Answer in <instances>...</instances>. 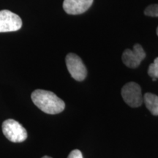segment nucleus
Masks as SVG:
<instances>
[{"mask_svg": "<svg viewBox=\"0 0 158 158\" xmlns=\"http://www.w3.org/2000/svg\"><path fill=\"white\" fill-rule=\"evenodd\" d=\"M33 103L44 113L57 114L64 110L65 103L54 92L49 91L37 89L31 93Z\"/></svg>", "mask_w": 158, "mask_h": 158, "instance_id": "f257e3e1", "label": "nucleus"}, {"mask_svg": "<svg viewBox=\"0 0 158 158\" xmlns=\"http://www.w3.org/2000/svg\"><path fill=\"white\" fill-rule=\"evenodd\" d=\"M143 102L152 114L158 116V96L152 93H146L143 95Z\"/></svg>", "mask_w": 158, "mask_h": 158, "instance_id": "6e6552de", "label": "nucleus"}, {"mask_svg": "<svg viewBox=\"0 0 158 158\" xmlns=\"http://www.w3.org/2000/svg\"><path fill=\"white\" fill-rule=\"evenodd\" d=\"M42 158H51L50 157H48V156H44V157H42Z\"/></svg>", "mask_w": 158, "mask_h": 158, "instance_id": "f8f14e48", "label": "nucleus"}, {"mask_svg": "<svg viewBox=\"0 0 158 158\" xmlns=\"http://www.w3.org/2000/svg\"><path fill=\"white\" fill-rule=\"evenodd\" d=\"M148 74L152 78H158V57L156 58L153 63L149 65L148 69Z\"/></svg>", "mask_w": 158, "mask_h": 158, "instance_id": "1a4fd4ad", "label": "nucleus"}, {"mask_svg": "<svg viewBox=\"0 0 158 158\" xmlns=\"http://www.w3.org/2000/svg\"><path fill=\"white\" fill-rule=\"evenodd\" d=\"M93 0H64L63 8L68 14L79 15L91 7Z\"/></svg>", "mask_w": 158, "mask_h": 158, "instance_id": "0eeeda50", "label": "nucleus"}, {"mask_svg": "<svg viewBox=\"0 0 158 158\" xmlns=\"http://www.w3.org/2000/svg\"><path fill=\"white\" fill-rule=\"evenodd\" d=\"M144 14L147 16L158 17V4L148 6L144 10Z\"/></svg>", "mask_w": 158, "mask_h": 158, "instance_id": "9d476101", "label": "nucleus"}, {"mask_svg": "<svg viewBox=\"0 0 158 158\" xmlns=\"http://www.w3.org/2000/svg\"><path fill=\"white\" fill-rule=\"evenodd\" d=\"M68 158H83V155L80 150L75 149L69 154Z\"/></svg>", "mask_w": 158, "mask_h": 158, "instance_id": "9b49d317", "label": "nucleus"}, {"mask_svg": "<svg viewBox=\"0 0 158 158\" xmlns=\"http://www.w3.org/2000/svg\"><path fill=\"white\" fill-rule=\"evenodd\" d=\"M146 57V53L140 44L134 45L133 50L126 49L122 54V62L130 68H136Z\"/></svg>", "mask_w": 158, "mask_h": 158, "instance_id": "423d86ee", "label": "nucleus"}, {"mask_svg": "<svg viewBox=\"0 0 158 158\" xmlns=\"http://www.w3.org/2000/svg\"><path fill=\"white\" fill-rule=\"evenodd\" d=\"M66 65L71 76L78 81H82L86 78L87 70L86 67L78 55L70 53L67 55Z\"/></svg>", "mask_w": 158, "mask_h": 158, "instance_id": "20e7f679", "label": "nucleus"}, {"mask_svg": "<svg viewBox=\"0 0 158 158\" xmlns=\"http://www.w3.org/2000/svg\"><path fill=\"white\" fill-rule=\"evenodd\" d=\"M157 35H158V27H157Z\"/></svg>", "mask_w": 158, "mask_h": 158, "instance_id": "ddd939ff", "label": "nucleus"}, {"mask_svg": "<svg viewBox=\"0 0 158 158\" xmlns=\"http://www.w3.org/2000/svg\"><path fill=\"white\" fill-rule=\"evenodd\" d=\"M21 27L22 21L19 15L7 10L0 11V32L15 31Z\"/></svg>", "mask_w": 158, "mask_h": 158, "instance_id": "39448f33", "label": "nucleus"}, {"mask_svg": "<svg viewBox=\"0 0 158 158\" xmlns=\"http://www.w3.org/2000/svg\"><path fill=\"white\" fill-rule=\"evenodd\" d=\"M2 132L9 141L21 143L27 138V132L21 124L15 120L7 119L2 123Z\"/></svg>", "mask_w": 158, "mask_h": 158, "instance_id": "f03ea898", "label": "nucleus"}, {"mask_svg": "<svg viewBox=\"0 0 158 158\" xmlns=\"http://www.w3.org/2000/svg\"><path fill=\"white\" fill-rule=\"evenodd\" d=\"M122 97L124 102L132 108H138L143 102L141 86L137 83L130 82L122 89Z\"/></svg>", "mask_w": 158, "mask_h": 158, "instance_id": "7ed1b4c3", "label": "nucleus"}]
</instances>
